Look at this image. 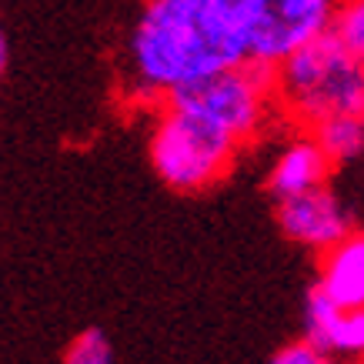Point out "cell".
<instances>
[{
    "label": "cell",
    "mask_w": 364,
    "mask_h": 364,
    "mask_svg": "<svg viewBox=\"0 0 364 364\" xmlns=\"http://www.w3.org/2000/svg\"><path fill=\"white\" fill-rule=\"evenodd\" d=\"M237 147L241 141L221 131L218 124L174 104H157V121L151 131V164L171 191L198 194L218 184L231 171Z\"/></svg>",
    "instance_id": "obj_3"
},
{
    "label": "cell",
    "mask_w": 364,
    "mask_h": 364,
    "mask_svg": "<svg viewBox=\"0 0 364 364\" xmlns=\"http://www.w3.org/2000/svg\"><path fill=\"white\" fill-rule=\"evenodd\" d=\"M324 361H328V351L318 348L308 334L294 344H284V348L274 354V364H324Z\"/></svg>",
    "instance_id": "obj_13"
},
{
    "label": "cell",
    "mask_w": 364,
    "mask_h": 364,
    "mask_svg": "<svg viewBox=\"0 0 364 364\" xmlns=\"http://www.w3.org/2000/svg\"><path fill=\"white\" fill-rule=\"evenodd\" d=\"M331 157L328 151L318 144V137H298L294 144H287L284 151L277 154L271 174H267V191L281 198H294V194H304L311 188H321L328 181V171H331Z\"/></svg>",
    "instance_id": "obj_8"
},
{
    "label": "cell",
    "mask_w": 364,
    "mask_h": 364,
    "mask_svg": "<svg viewBox=\"0 0 364 364\" xmlns=\"http://www.w3.org/2000/svg\"><path fill=\"white\" fill-rule=\"evenodd\" d=\"M331 31L364 60V0H341L334 11Z\"/></svg>",
    "instance_id": "obj_11"
},
{
    "label": "cell",
    "mask_w": 364,
    "mask_h": 364,
    "mask_svg": "<svg viewBox=\"0 0 364 364\" xmlns=\"http://www.w3.org/2000/svg\"><path fill=\"white\" fill-rule=\"evenodd\" d=\"M334 0H257L247 23L251 60L277 67L281 60L331 31Z\"/></svg>",
    "instance_id": "obj_5"
},
{
    "label": "cell",
    "mask_w": 364,
    "mask_h": 364,
    "mask_svg": "<svg viewBox=\"0 0 364 364\" xmlns=\"http://www.w3.org/2000/svg\"><path fill=\"white\" fill-rule=\"evenodd\" d=\"M318 287L341 308H364V234H348L321 257Z\"/></svg>",
    "instance_id": "obj_9"
},
{
    "label": "cell",
    "mask_w": 364,
    "mask_h": 364,
    "mask_svg": "<svg viewBox=\"0 0 364 364\" xmlns=\"http://www.w3.org/2000/svg\"><path fill=\"white\" fill-rule=\"evenodd\" d=\"M247 57V31L214 0H144L127 37V90L161 104Z\"/></svg>",
    "instance_id": "obj_1"
},
{
    "label": "cell",
    "mask_w": 364,
    "mask_h": 364,
    "mask_svg": "<svg viewBox=\"0 0 364 364\" xmlns=\"http://www.w3.org/2000/svg\"><path fill=\"white\" fill-rule=\"evenodd\" d=\"M64 361L67 364H111L114 361V348L97 328H87L84 334H77V338L70 341Z\"/></svg>",
    "instance_id": "obj_12"
},
{
    "label": "cell",
    "mask_w": 364,
    "mask_h": 364,
    "mask_svg": "<svg viewBox=\"0 0 364 364\" xmlns=\"http://www.w3.org/2000/svg\"><path fill=\"white\" fill-rule=\"evenodd\" d=\"M274 87L281 107L308 127L338 114H364V60L328 31L277 64Z\"/></svg>",
    "instance_id": "obj_2"
},
{
    "label": "cell",
    "mask_w": 364,
    "mask_h": 364,
    "mask_svg": "<svg viewBox=\"0 0 364 364\" xmlns=\"http://www.w3.org/2000/svg\"><path fill=\"white\" fill-rule=\"evenodd\" d=\"M214 4H218L224 14H231V17L241 23L244 31H247V23H251V14H254V7H257V0H214Z\"/></svg>",
    "instance_id": "obj_14"
},
{
    "label": "cell",
    "mask_w": 364,
    "mask_h": 364,
    "mask_svg": "<svg viewBox=\"0 0 364 364\" xmlns=\"http://www.w3.org/2000/svg\"><path fill=\"white\" fill-rule=\"evenodd\" d=\"M334 164H348L364 154V114H338L311 127Z\"/></svg>",
    "instance_id": "obj_10"
},
{
    "label": "cell",
    "mask_w": 364,
    "mask_h": 364,
    "mask_svg": "<svg viewBox=\"0 0 364 364\" xmlns=\"http://www.w3.org/2000/svg\"><path fill=\"white\" fill-rule=\"evenodd\" d=\"M277 228L287 241L324 254L351 234V214L344 210L341 198L334 191L321 184L304 194L277 200Z\"/></svg>",
    "instance_id": "obj_6"
},
{
    "label": "cell",
    "mask_w": 364,
    "mask_h": 364,
    "mask_svg": "<svg viewBox=\"0 0 364 364\" xmlns=\"http://www.w3.org/2000/svg\"><path fill=\"white\" fill-rule=\"evenodd\" d=\"M274 80L277 67L247 57L244 64H234L228 70L210 74V77L177 87L161 104H174V107L198 114V117L218 124L221 131H228L231 137H237L244 144L267 121L271 100L277 97Z\"/></svg>",
    "instance_id": "obj_4"
},
{
    "label": "cell",
    "mask_w": 364,
    "mask_h": 364,
    "mask_svg": "<svg viewBox=\"0 0 364 364\" xmlns=\"http://www.w3.org/2000/svg\"><path fill=\"white\" fill-rule=\"evenodd\" d=\"M304 334L328 354H364V308H341L321 287L304 304Z\"/></svg>",
    "instance_id": "obj_7"
}]
</instances>
